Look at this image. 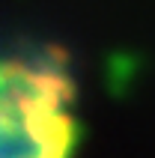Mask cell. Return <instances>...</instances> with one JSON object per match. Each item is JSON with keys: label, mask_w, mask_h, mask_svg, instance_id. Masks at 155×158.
Listing matches in <instances>:
<instances>
[{"label": "cell", "mask_w": 155, "mask_h": 158, "mask_svg": "<svg viewBox=\"0 0 155 158\" xmlns=\"http://www.w3.org/2000/svg\"><path fill=\"white\" fill-rule=\"evenodd\" d=\"M72 81L54 63L0 57V158H69Z\"/></svg>", "instance_id": "6da1fadb"}]
</instances>
